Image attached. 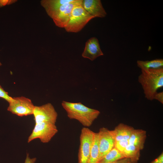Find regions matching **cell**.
Returning a JSON list of instances; mask_svg holds the SVG:
<instances>
[{
	"label": "cell",
	"instance_id": "cell-3",
	"mask_svg": "<svg viewBox=\"0 0 163 163\" xmlns=\"http://www.w3.org/2000/svg\"><path fill=\"white\" fill-rule=\"evenodd\" d=\"M82 3L76 5L73 8L69 21L64 28L66 31L78 32L89 21L94 18L85 10Z\"/></svg>",
	"mask_w": 163,
	"mask_h": 163
},
{
	"label": "cell",
	"instance_id": "cell-13",
	"mask_svg": "<svg viewBox=\"0 0 163 163\" xmlns=\"http://www.w3.org/2000/svg\"><path fill=\"white\" fill-rule=\"evenodd\" d=\"M146 137L145 130L142 129H134L128 140L129 144L133 145L140 150H142Z\"/></svg>",
	"mask_w": 163,
	"mask_h": 163
},
{
	"label": "cell",
	"instance_id": "cell-23",
	"mask_svg": "<svg viewBox=\"0 0 163 163\" xmlns=\"http://www.w3.org/2000/svg\"><path fill=\"white\" fill-rule=\"evenodd\" d=\"M15 0H0V7L12 4L16 2Z\"/></svg>",
	"mask_w": 163,
	"mask_h": 163
},
{
	"label": "cell",
	"instance_id": "cell-24",
	"mask_svg": "<svg viewBox=\"0 0 163 163\" xmlns=\"http://www.w3.org/2000/svg\"><path fill=\"white\" fill-rule=\"evenodd\" d=\"M150 163H163V154L162 152L157 158Z\"/></svg>",
	"mask_w": 163,
	"mask_h": 163
},
{
	"label": "cell",
	"instance_id": "cell-6",
	"mask_svg": "<svg viewBox=\"0 0 163 163\" xmlns=\"http://www.w3.org/2000/svg\"><path fill=\"white\" fill-rule=\"evenodd\" d=\"M8 111L20 117L33 114L35 106L30 99L24 96L12 97L9 103Z\"/></svg>",
	"mask_w": 163,
	"mask_h": 163
},
{
	"label": "cell",
	"instance_id": "cell-14",
	"mask_svg": "<svg viewBox=\"0 0 163 163\" xmlns=\"http://www.w3.org/2000/svg\"><path fill=\"white\" fill-rule=\"evenodd\" d=\"M73 0H43L40 2L49 15L62 5L72 2Z\"/></svg>",
	"mask_w": 163,
	"mask_h": 163
},
{
	"label": "cell",
	"instance_id": "cell-5",
	"mask_svg": "<svg viewBox=\"0 0 163 163\" xmlns=\"http://www.w3.org/2000/svg\"><path fill=\"white\" fill-rule=\"evenodd\" d=\"M94 132L88 127L83 128L80 137L78 163H88L94 139Z\"/></svg>",
	"mask_w": 163,
	"mask_h": 163
},
{
	"label": "cell",
	"instance_id": "cell-15",
	"mask_svg": "<svg viewBox=\"0 0 163 163\" xmlns=\"http://www.w3.org/2000/svg\"><path fill=\"white\" fill-rule=\"evenodd\" d=\"M137 66L141 69H155L163 67V59H156L150 61L138 60Z\"/></svg>",
	"mask_w": 163,
	"mask_h": 163
},
{
	"label": "cell",
	"instance_id": "cell-22",
	"mask_svg": "<svg viewBox=\"0 0 163 163\" xmlns=\"http://www.w3.org/2000/svg\"><path fill=\"white\" fill-rule=\"evenodd\" d=\"M158 101L162 104H163V92H157L155 95L154 100Z\"/></svg>",
	"mask_w": 163,
	"mask_h": 163
},
{
	"label": "cell",
	"instance_id": "cell-8",
	"mask_svg": "<svg viewBox=\"0 0 163 163\" xmlns=\"http://www.w3.org/2000/svg\"><path fill=\"white\" fill-rule=\"evenodd\" d=\"M35 124L50 122L56 124L58 114L50 103L40 106H35L33 111Z\"/></svg>",
	"mask_w": 163,
	"mask_h": 163
},
{
	"label": "cell",
	"instance_id": "cell-19",
	"mask_svg": "<svg viewBox=\"0 0 163 163\" xmlns=\"http://www.w3.org/2000/svg\"><path fill=\"white\" fill-rule=\"evenodd\" d=\"M129 144V142L128 140H121L115 141L114 147L122 153Z\"/></svg>",
	"mask_w": 163,
	"mask_h": 163
},
{
	"label": "cell",
	"instance_id": "cell-10",
	"mask_svg": "<svg viewBox=\"0 0 163 163\" xmlns=\"http://www.w3.org/2000/svg\"><path fill=\"white\" fill-rule=\"evenodd\" d=\"M104 55L100 47L97 39L92 37L86 42L85 46L82 54V56L91 61H93L97 57Z\"/></svg>",
	"mask_w": 163,
	"mask_h": 163
},
{
	"label": "cell",
	"instance_id": "cell-16",
	"mask_svg": "<svg viewBox=\"0 0 163 163\" xmlns=\"http://www.w3.org/2000/svg\"><path fill=\"white\" fill-rule=\"evenodd\" d=\"M99 149L98 133H95L94 139L88 163H99Z\"/></svg>",
	"mask_w": 163,
	"mask_h": 163
},
{
	"label": "cell",
	"instance_id": "cell-21",
	"mask_svg": "<svg viewBox=\"0 0 163 163\" xmlns=\"http://www.w3.org/2000/svg\"><path fill=\"white\" fill-rule=\"evenodd\" d=\"M137 162L134 161L131 159L126 158L121 159L115 161L110 163H137Z\"/></svg>",
	"mask_w": 163,
	"mask_h": 163
},
{
	"label": "cell",
	"instance_id": "cell-1",
	"mask_svg": "<svg viewBox=\"0 0 163 163\" xmlns=\"http://www.w3.org/2000/svg\"><path fill=\"white\" fill-rule=\"evenodd\" d=\"M145 98L154 100L158 90L163 86V67L155 69H141L138 77Z\"/></svg>",
	"mask_w": 163,
	"mask_h": 163
},
{
	"label": "cell",
	"instance_id": "cell-17",
	"mask_svg": "<svg viewBox=\"0 0 163 163\" xmlns=\"http://www.w3.org/2000/svg\"><path fill=\"white\" fill-rule=\"evenodd\" d=\"M140 151L136 146L129 144L122 154L124 158H129L134 161L138 162L140 157Z\"/></svg>",
	"mask_w": 163,
	"mask_h": 163
},
{
	"label": "cell",
	"instance_id": "cell-2",
	"mask_svg": "<svg viewBox=\"0 0 163 163\" xmlns=\"http://www.w3.org/2000/svg\"><path fill=\"white\" fill-rule=\"evenodd\" d=\"M62 105L69 119L77 120L85 127L91 126L100 113L99 110L88 107L80 102L63 101Z\"/></svg>",
	"mask_w": 163,
	"mask_h": 163
},
{
	"label": "cell",
	"instance_id": "cell-4",
	"mask_svg": "<svg viewBox=\"0 0 163 163\" xmlns=\"http://www.w3.org/2000/svg\"><path fill=\"white\" fill-rule=\"evenodd\" d=\"M58 130L55 124L50 122H43L35 124L32 131L27 139L29 143L36 139L41 142H49L57 133Z\"/></svg>",
	"mask_w": 163,
	"mask_h": 163
},
{
	"label": "cell",
	"instance_id": "cell-18",
	"mask_svg": "<svg viewBox=\"0 0 163 163\" xmlns=\"http://www.w3.org/2000/svg\"><path fill=\"white\" fill-rule=\"evenodd\" d=\"M124 158L123 154L114 147L105 156L99 163H110Z\"/></svg>",
	"mask_w": 163,
	"mask_h": 163
},
{
	"label": "cell",
	"instance_id": "cell-26",
	"mask_svg": "<svg viewBox=\"0 0 163 163\" xmlns=\"http://www.w3.org/2000/svg\"><path fill=\"white\" fill-rule=\"evenodd\" d=\"M2 63H1L0 62V66H1L2 65Z\"/></svg>",
	"mask_w": 163,
	"mask_h": 163
},
{
	"label": "cell",
	"instance_id": "cell-9",
	"mask_svg": "<svg viewBox=\"0 0 163 163\" xmlns=\"http://www.w3.org/2000/svg\"><path fill=\"white\" fill-rule=\"evenodd\" d=\"M98 133L99 162L114 147L115 140L111 130L106 128H101Z\"/></svg>",
	"mask_w": 163,
	"mask_h": 163
},
{
	"label": "cell",
	"instance_id": "cell-12",
	"mask_svg": "<svg viewBox=\"0 0 163 163\" xmlns=\"http://www.w3.org/2000/svg\"><path fill=\"white\" fill-rule=\"evenodd\" d=\"M134 129L133 127L121 123L111 131L116 141L121 140H128Z\"/></svg>",
	"mask_w": 163,
	"mask_h": 163
},
{
	"label": "cell",
	"instance_id": "cell-11",
	"mask_svg": "<svg viewBox=\"0 0 163 163\" xmlns=\"http://www.w3.org/2000/svg\"><path fill=\"white\" fill-rule=\"evenodd\" d=\"M82 5L94 18H104L107 14L100 0H82Z\"/></svg>",
	"mask_w": 163,
	"mask_h": 163
},
{
	"label": "cell",
	"instance_id": "cell-7",
	"mask_svg": "<svg viewBox=\"0 0 163 163\" xmlns=\"http://www.w3.org/2000/svg\"><path fill=\"white\" fill-rule=\"evenodd\" d=\"M82 2V0H73L62 5L49 16L57 26L64 28L69 21L73 8L76 5L81 4Z\"/></svg>",
	"mask_w": 163,
	"mask_h": 163
},
{
	"label": "cell",
	"instance_id": "cell-25",
	"mask_svg": "<svg viewBox=\"0 0 163 163\" xmlns=\"http://www.w3.org/2000/svg\"><path fill=\"white\" fill-rule=\"evenodd\" d=\"M37 160L36 158H30L29 157V154L27 153L24 163H35Z\"/></svg>",
	"mask_w": 163,
	"mask_h": 163
},
{
	"label": "cell",
	"instance_id": "cell-20",
	"mask_svg": "<svg viewBox=\"0 0 163 163\" xmlns=\"http://www.w3.org/2000/svg\"><path fill=\"white\" fill-rule=\"evenodd\" d=\"M0 97L2 98L9 103L12 100V97L10 96L8 93L5 91L0 85Z\"/></svg>",
	"mask_w": 163,
	"mask_h": 163
}]
</instances>
